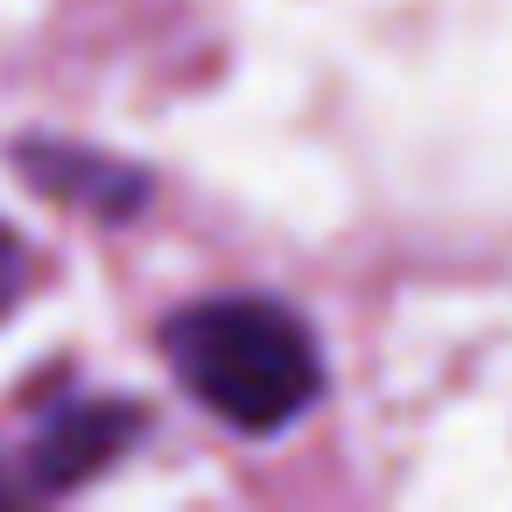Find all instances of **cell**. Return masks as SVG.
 Here are the masks:
<instances>
[{"mask_svg": "<svg viewBox=\"0 0 512 512\" xmlns=\"http://www.w3.org/2000/svg\"><path fill=\"white\" fill-rule=\"evenodd\" d=\"M162 351L176 379L239 435H274L323 393L316 337L295 309L267 295H211L169 316Z\"/></svg>", "mask_w": 512, "mask_h": 512, "instance_id": "cell-1", "label": "cell"}, {"mask_svg": "<svg viewBox=\"0 0 512 512\" xmlns=\"http://www.w3.org/2000/svg\"><path fill=\"white\" fill-rule=\"evenodd\" d=\"M134 435H141V414H134L127 400H78V407H64V414L36 435L29 477H36L43 491H78V484L99 477Z\"/></svg>", "mask_w": 512, "mask_h": 512, "instance_id": "cell-2", "label": "cell"}, {"mask_svg": "<svg viewBox=\"0 0 512 512\" xmlns=\"http://www.w3.org/2000/svg\"><path fill=\"white\" fill-rule=\"evenodd\" d=\"M22 169H29L36 190H50V197H64L78 211H99V218H127L141 204V190H148L134 169H120L106 155H85V148H57V141L22 148Z\"/></svg>", "mask_w": 512, "mask_h": 512, "instance_id": "cell-3", "label": "cell"}, {"mask_svg": "<svg viewBox=\"0 0 512 512\" xmlns=\"http://www.w3.org/2000/svg\"><path fill=\"white\" fill-rule=\"evenodd\" d=\"M22 288H29V253H22V239L8 225H0V316L22 302Z\"/></svg>", "mask_w": 512, "mask_h": 512, "instance_id": "cell-4", "label": "cell"}, {"mask_svg": "<svg viewBox=\"0 0 512 512\" xmlns=\"http://www.w3.org/2000/svg\"><path fill=\"white\" fill-rule=\"evenodd\" d=\"M8 498H15V484H8V477H0V505H8Z\"/></svg>", "mask_w": 512, "mask_h": 512, "instance_id": "cell-5", "label": "cell"}]
</instances>
